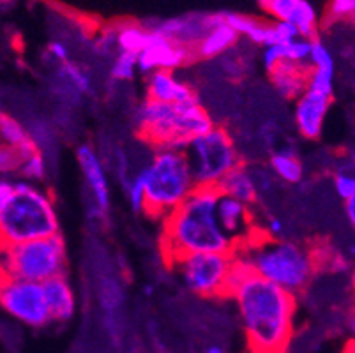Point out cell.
Masks as SVG:
<instances>
[{
    "label": "cell",
    "instance_id": "e0dca14e",
    "mask_svg": "<svg viewBox=\"0 0 355 353\" xmlns=\"http://www.w3.org/2000/svg\"><path fill=\"white\" fill-rule=\"evenodd\" d=\"M51 322H67L76 313V295L66 274L41 283Z\"/></svg>",
    "mask_w": 355,
    "mask_h": 353
},
{
    "label": "cell",
    "instance_id": "484cf974",
    "mask_svg": "<svg viewBox=\"0 0 355 353\" xmlns=\"http://www.w3.org/2000/svg\"><path fill=\"white\" fill-rule=\"evenodd\" d=\"M137 71V55L119 51L114 64H112L110 74H112V80H115V82H131Z\"/></svg>",
    "mask_w": 355,
    "mask_h": 353
},
{
    "label": "cell",
    "instance_id": "7402d4cb",
    "mask_svg": "<svg viewBox=\"0 0 355 353\" xmlns=\"http://www.w3.org/2000/svg\"><path fill=\"white\" fill-rule=\"evenodd\" d=\"M223 24L234 28L239 37H246L258 46H269V25L261 19L251 16L237 15V12H223Z\"/></svg>",
    "mask_w": 355,
    "mask_h": 353
},
{
    "label": "cell",
    "instance_id": "5b68a950",
    "mask_svg": "<svg viewBox=\"0 0 355 353\" xmlns=\"http://www.w3.org/2000/svg\"><path fill=\"white\" fill-rule=\"evenodd\" d=\"M57 233L60 223L51 194L27 180L15 182L11 200L0 212V251Z\"/></svg>",
    "mask_w": 355,
    "mask_h": 353
},
{
    "label": "cell",
    "instance_id": "b9f144b4",
    "mask_svg": "<svg viewBox=\"0 0 355 353\" xmlns=\"http://www.w3.org/2000/svg\"><path fill=\"white\" fill-rule=\"evenodd\" d=\"M267 2H269V0H258V4H260L261 8H266V6H267Z\"/></svg>",
    "mask_w": 355,
    "mask_h": 353
},
{
    "label": "cell",
    "instance_id": "60d3db41",
    "mask_svg": "<svg viewBox=\"0 0 355 353\" xmlns=\"http://www.w3.org/2000/svg\"><path fill=\"white\" fill-rule=\"evenodd\" d=\"M343 353H355V350H354V341H348L347 348L343 350Z\"/></svg>",
    "mask_w": 355,
    "mask_h": 353
},
{
    "label": "cell",
    "instance_id": "d590c367",
    "mask_svg": "<svg viewBox=\"0 0 355 353\" xmlns=\"http://www.w3.org/2000/svg\"><path fill=\"white\" fill-rule=\"evenodd\" d=\"M48 55L60 64H66L67 58H69L67 46L64 43H60V41H53V43L48 44Z\"/></svg>",
    "mask_w": 355,
    "mask_h": 353
},
{
    "label": "cell",
    "instance_id": "ab89813d",
    "mask_svg": "<svg viewBox=\"0 0 355 353\" xmlns=\"http://www.w3.org/2000/svg\"><path fill=\"white\" fill-rule=\"evenodd\" d=\"M205 353H227V350L223 348L221 345H211L205 350Z\"/></svg>",
    "mask_w": 355,
    "mask_h": 353
},
{
    "label": "cell",
    "instance_id": "6da1fadb",
    "mask_svg": "<svg viewBox=\"0 0 355 353\" xmlns=\"http://www.w3.org/2000/svg\"><path fill=\"white\" fill-rule=\"evenodd\" d=\"M232 299L251 353H286L293 336L297 295L251 274Z\"/></svg>",
    "mask_w": 355,
    "mask_h": 353
},
{
    "label": "cell",
    "instance_id": "83f0119b",
    "mask_svg": "<svg viewBox=\"0 0 355 353\" xmlns=\"http://www.w3.org/2000/svg\"><path fill=\"white\" fill-rule=\"evenodd\" d=\"M62 74L67 82L71 83V87L78 90L80 94H89L90 89H92L89 74H87L80 66L71 64L69 60H67L66 64H62Z\"/></svg>",
    "mask_w": 355,
    "mask_h": 353
},
{
    "label": "cell",
    "instance_id": "8d00e7d4",
    "mask_svg": "<svg viewBox=\"0 0 355 353\" xmlns=\"http://www.w3.org/2000/svg\"><path fill=\"white\" fill-rule=\"evenodd\" d=\"M263 230H266V233L269 235L270 239H283V233H285V225H283V221L279 218H269L267 226Z\"/></svg>",
    "mask_w": 355,
    "mask_h": 353
},
{
    "label": "cell",
    "instance_id": "9c48e42d",
    "mask_svg": "<svg viewBox=\"0 0 355 353\" xmlns=\"http://www.w3.org/2000/svg\"><path fill=\"white\" fill-rule=\"evenodd\" d=\"M230 264L232 255L200 252V255L180 258L173 261L170 267L175 268L184 286L193 291L195 295L216 299L225 293V281H227Z\"/></svg>",
    "mask_w": 355,
    "mask_h": 353
},
{
    "label": "cell",
    "instance_id": "2e32d148",
    "mask_svg": "<svg viewBox=\"0 0 355 353\" xmlns=\"http://www.w3.org/2000/svg\"><path fill=\"white\" fill-rule=\"evenodd\" d=\"M336 64L331 50L322 41L313 39L308 58V90L332 97Z\"/></svg>",
    "mask_w": 355,
    "mask_h": 353
},
{
    "label": "cell",
    "instance_id": "4dcf8cb0",
    "mask_svg": "<svg viewBox=\"0 0 355 353\" xmlns=\"http://www.w3.org/2000/svg\"><path fill=\"white\" fill-rule=\"evenodd\" d=\"M334 189L343 202L355 198V179L352 170H340L334 173Z\"/></svg>",
    "mask_w": 355,
    "mask_h": 353
},
{
    "label": "cell",
    "instance_id": "7a4b0ae2",
    "mask_svg": "<svg viewBox=\"0 0 355 353\" xmlns=\"http://www.w3.org/2000/svg\"><path fill=\"white\" fill-rule=\"evenodd\" d=\"M218 187L195 186L189 196L163 219L161 255L166 265L189 255H234L235 246L221 230L216 216Z\"/></svg>",
    "mask_w": 355,
    "mask_h": 353
},
{
    "label": "cell",
    "instance_id": "7c38bea8",
    "mask_svg": "<svg viewBox=\"0 0 355 353\" xmlns=\"http://www.w3.org/2000/svg\"><path fill=\"white\" fill-rule=\"evenodd\" d=\"M216 216H218V223L223 232L234 242L235 251L250 244L257 235L263 232V228L257 225L253 205H248L227 194H219Z\"/></svg>",
    "mask_w": 355,
    "mask_h": 353
},
{
    "label": "cell",
    "instance_id": "e575fe53",
    "mask_svg": "<svg viewBox=\"0 0 355 353\" xmlns=\"http://www.w3.org/2000/svg\"><path fill=\"white\" fill-rule=\"evenodd\" d=\"M128 200H129V205L135 212H141L144 210V187H141V180L138 177V173L135 175L131 182L128 186Z\"/></svg>",
    "mask_w": 355,
    "mask_h": 353
},
{
    "label": "cell",
    "instance_id": "d4e9b609",
    "mask_svg": "<svg viewBox=\"0 0 355 353\" xmlns=\"http://www.w3.org/2000/svg\"><path fill=\"white\" fill-rule=\"evenodd\" d=\"M288 21L295 27L299 37L316 39V34H318V15H316L315 6L309 0H299V4L295 6Z\"/></svg>",
    "mask_w": 355,
    "mask_h": 353
},
{
    "label": "cell",
    "instance_id": "3957f363",
    "mask_svg": "<svg viewBox=\"0 0 355 353\" xmlns=\"http://www.w3.org/2000/svg\"><path fill=\"white\" fill-rule=\"evenodd\" d=\"M235 252L246 258L257 276L293 295L308 288L318 268L315 249L295 241L270 239L266 232Z\"/></svg>",
    "mask_w": 355,
    "mask_h": 353
},
{
    "label": "cell",
    "instance_id": "277c9868",
    "mask_svg": "<svg viewBox=\"0 0 355 353\" xmlns=\"http://www.w3.org/2000/svg\"><path fill=\"white\" fill-rule=\"evenodd\" d=\"M214 126L211 115L200 101L186 105H164V103H141L137 112V132L154 150H182L196 136L207 132Z\"/></svg>",
    "mask_w": 355,
    "mask_h": 353
},
{
    "label": "cell",
    "instance_id": "f35d334b",
    "mask_svg": "<svg viewBox=\"0 0 355 353\" xmlns=\"http://www.w3.org/2000/svg\"><path fill=\"white\" fill-rule=\"evenodd\" d=\"M343 209H345V214H347V219L350 225H354L355 223V198L354 200H347V202H343Z\"/></svg>",
    "mask_w": 355,
    "mask_h": 353
},
{
    "label": "cell",
    "instance_id": "30bf717a",
    "mask_svg": "<svg viewBox=\"0 0 355 353\" xmlns=\"http://www.w3.org/2000/svg\"><path fill=\"white\" fill-rule=\"evenodd\" d=\"M0 306L8 315L32 329H41L51 322L43 286L40 283L2 276L0 277Z\"/></svg>",
    "mask_w": 355,
    "mask_h": 353
},
{
    "label": "cell",
    "instance_id": "9a60e30c",
    "mask_svg": "<svg viewBox=\"0 0 355 353\" xmlns=\"http://www.w3.org/2000/svg\"><path fill=\"white\" fill-rule=\"evenodd\" d=\"M147 99L164 105H186L198 101V96L191 85L179 80L170 71H154L147 80Z\"/></svg>",
    "mask_w": 355,
    "mask_h": 353
},
{
    "label": "cell",
    "instance_id": "f546056e",
    "mask_svg": "<svg viewBox=\"0 0 355 353\" xmlns=\"http://www.w3.org/2000/svg\"><path fill=\"white\" fill-rule=\"evenodd\" d=\"M297 37L299 34L290 21H274L269 25V46L270 44H286Z\"/></svg>",
    "mask_w": 355,
    "mask_h": 353
},
{
    "label": "cell",
    "instance_id": "8992f818",
    "mask_svg": "<svg viewBox=\"0 0 355 353\" xmlns=\"http://www.w3.org/2000/svg\"><path fill=\"white\" fill-rule=\"evenodd\" d=\"M138 177L144 187L141 212L161 221L188 198L196 186L186 154L173 148L156 150L150 163L138 171Z\"/></svg>",
    "mask_w": 355,
    "mask_h": 353
},
{
    "label": "cell",
    "instance_id": "8fae6325",
    "mask_svg": "<svg viewBox=\"0 0 355 353\" xmlns=\"http://www.w3.org/2000/svg\"><path fill=\"white\" fill-rule=\"evenodd\" d=\"M148 31H150V37H148L147 46L137 55V66L140 73L150 74L154 71L173 73V69L188 66L195 60L193 48L175 43L154 28H148Z\"/></svg>",
    "mask_w": 355,
    "mask_h": 353
},
{
    "label": "cell",
    "instance_id": "1f68e13d",
    "mask_svg": "<svg viewBox=\"0 0 355 353\" xmlns=\"http://www.w3.org/2000/svg\"><path fill=\"white\" fill-rule=\"evenodd\" d=\"M282 62H288V55H286V44H270L266 46L263 53H261V64L266 67L267 73L279 66Z\"/></svg>",
    "mask_w": 355,
    "mask_h": 353
},
{
    "label": "cell",
    "instance_id": "4316f807",
    "mask_svg": "<svg viewBox=\"0 0 355 353\" xmlns=\"http://www.w3.org/2000/svg\"><path fill=\"white\" fill-rule=\"evenodd\" d=\"M18 173H20L21 177H24V180H27V182H41V180L46 177V163H44L43 154H41V152H35L31 157H27V160L21 163Z\"/></svg>",
    "mask_w": 355,
    "mask_h": 353
},
{
    "label": "cell",
    "instance_id": "74e56055",
    "mask_svg": "<svg viewBox=\"0 0 355 353\" xmlns=\"http://www.w3.org/2000/svg\"><path fill=\"white\" fill-rule=\"evenodd\" d=\"M12 191H15V182L0 179V212L6 209V205H8L9 200H11Z\"/></svg>",
    "mask_w": 355,
    "mask_h": 353
},
{
    "label": "cell",
    "instance_id": "ba28073f",
    "mask_svg": "<svg viewBox=\"0 0 355 353\" xmlns=\"http://www.w3.org/2000/svg\"><path fill=\"white\" fill-rule=\"evenodd\" d=\"M196 186L218 187L232 170L242 163L237 145L227 128L212 126L184 148Z\"/></svg>",
    "mask_w": 355,
    "mask_h": 353
},
{
    "label": "cell",
    "instance_id": "836d02e7",
    "mask_svg": "<svg viewBox=\"0 0 355 353\" xmlns=\"http://www.w3.org/2000/svg\"><path fill=\"white\" fill-rule=\"evenodd\" d=\"M355 12V0H331L327 9V18L332 21L350 19Z\"/></svg>",
    "mask_w": 355,
    "mask_h": 353
},
{
    "label": "cell",
    "instance_id": "f1b7e54d",
    "mask_svg": "<svg viewBox=\"0 0 355 353\" xmlns=\"http://www.w3.org/2000/svg\"><path fill=\"white\" fill-rule=\"evenodd\" d=\"M24 161L25 157L16 148L0 141V175L18 173Z\"/></svg>",
    "mask_w": 355,
    "mask_h": 353
},
{
    "label": "cell",
    "instance_id": "5bb4252c",
    "mask_svg": "<svg viewBox=\"0 0 355 353\" xmlns=\"http://www.w3.org/2000/svg\"><path fill=\"white\" fill-rule=\"evenodd\" d=\"M331 105L332 97L308 89L297 97L293 121H295L297 131L304 140H318L320 138Z\"/></svg>",
    "mask_w": 355,
    "mask_h": 353
},
{
    "label": "cell",
    "instance_id": "44dd1931",
    "mask_svg": "<svg viewBox=\"0 0 355 353\" xmlns=\"http://www.w3.org/2000/svg\"><path fill=\"white\" fill-rule=\"evenodd\" d=\"M0 141L9 145L11 148H16L25 160L35 154V152H41L37 144H35L34 136L28 135V131L21 126V122H18L15 117L8 115L4 112H0Z\"/></svg>",
    "mask_w": 355,
    "mask_h": 353
},
{
    "label": "cell",
    "instance_id": "ffe728a7",
    "mask_svg": "<svg viewBox=\"0 0 355 353\" xmlns=\"http://www.w3.org/2000/svg\"><path fill=\"white\" fill-rule=\"evenodd\" d=\"M239 39L241 37H239L237 32L228 27L227 24L216 25V27L209 28L198 43L193 46V55H195V58L211 60V58H216L232 50L239 43Z\"/></svg>",
    "mask_w": 355,
    "mask_h": 353
},
{
    "label": "cell",
    "instance_id": "7bdbcfd3",
    "mask_svg": "<svg viewBox=\"0 0 355 353\" xmlns=\"http://www.w3.org/2000/svg\"><path fill=\"white\" fill-rule=\"evenodd\" d=\"M6 2H9V0H0V4H6Z\"/></svg>",
    "mask_w": 355,
    "mask_h": 353
},
{
    "label": "cell",
    "instance_id": "ac0fdd59",
    "mask_svg": "<svg viewBox=\"0 0 355 353\" xmlns=\"http://www.w3.org/2000/svg\"><path fill=\"white\" fill-rule=\"evenodd\" d=\"M270 83L285 99H297L308 89V66L282 62L269 73Z\"/></svg>",
    "mask_w": 355,
    "mask_h": 353
},
{
    "label": "cell",
    "instance_id": "52a82bcc",
    "mask_svg": "<svg viewBox=\"0 0 355 353\" xmlns=\"http://www.w3.org/2000/svg\"><path fill=\"white\" fill-rule=\"evenodd\" d=\"M0 265L4 276L41 284L59 274H66V241L57 233L53 237L11 246L0 251Z\"/></svg>",
    "mask_w": 355,
    "mask_h": 353
},
{
    "label": "cell",
    "instance_id": "d6a6232c",
    "mask_svg": "<svg viewBox=\"0 0 355 353\" xmlns=\"http://www.w3.org/2000/svg\"><path fill=\"white\" fill-rule=\"evenodd\" d=\"M299 0H269L266 9L276 21H288Z\"/></svg>",
    "mask_w": 355,
    "mask_h": 353
},
{
    "label": "cell",
    "instance_id": "d6986e66",
    "mask_svg": "<svg viewBox=\"0 0 355 353\" xmlns=\"http://www.w3.org/2000/svg\"><path fill=\"white\" fill-rule=\"evenodd\" d=\"M218 189L221 194L241 200V202L248 203V205H253L258 200L257 175L242 163L218 184Z\"/></svg>",
    "mask_w": 355,
    "mask_h": 353
},
{
    "label": "cell",
    "instance_id": "4fadbf2b",
    "mask_svg": "<svg viewBox=\"0 0 355 353\" xmlns=\"http://www.w3.org/2000/svg\"><path fill=\"white\" fill-rule=\"evenodd\" d=\"M76 160H78L80 170L85 177L87 187L92 196V214L96 218L105 219L110 212V182L106 177V170L99 155L90 145H82L76 150Z\"/></svg>",
    "mask_w": 355,
    "mask_h": 353
},
{
    "label": "cell",
    "instance_id": "cb8c5ba5",
    "mask_svg": "<svg viewBox=\"0 0 355 353\" xmlns=\"http://www.w3.org/2000/svg\"><path fill=\"white\" fill-rule=\"evenodd\" d=\"M150 31L137 24H121L115 27V46L124 53L138 55L148 43Z\"/></svg>",
    "mask_w": 355,
    "mask_h": 353
},
{
    "label": "cell",
    "instance_id": "603a6c76",
    "mask_svg": "<svg viewBox=\"0 0 355 353\" xmlns=\"http://www.w3.org/2000/svg\"><path fill=\"white\" fill-rule=\"evenodd\" d=\"M274 173L286 184H299L304 179V164L290 148H282L270 155L269 161Z\"/></svg>",
    "mask_w": 355,
    "mask_h": 353
}]
</instances>
